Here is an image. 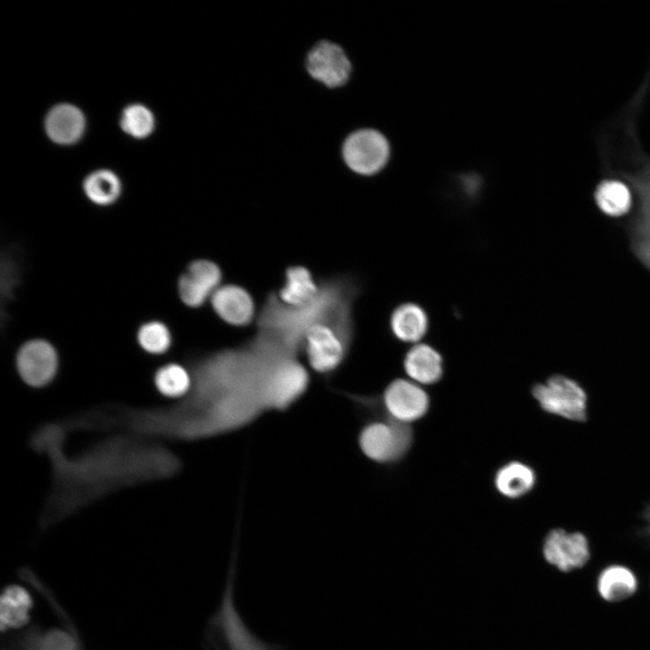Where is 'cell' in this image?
Returning a JSON list of instances; mask_svg holds the SVG:
<instances>
[{
  "mask_svg": "<svg viewBox=\"0 0 650 650\" xmlns=\"http://www.w3.org/2000/svg\"><path fill=\"white\" fill-rule=\"evenodd\" d=\"M221 279V270L214 262L205 259L192 261L179 278V296L185 305L200 307L219 287Z\"/></svg>",
  "mask_w": 650,
  "mask_h": 650,
  "instance_id": "obj_10",
  "label": "cell"
},
{
  "mask_svg": "<svg viewBox=\"0 0 650 650\" xmlns=\"http://www.w3.org/2000/svg\"><path fill=\"white\" fill-rule=\"evenodd\" d=\"M304 68L314 82L330 90L345 87L353 74V63L346 50L327 39L311 47L304 59Z\"/></svg>",
  "mask_w": 650,
  "mask_h": 650,
  "instance_id": "obj_6",
  "label": "cell"
},
{
  "mask_svg": "<svg viewBox=\"0 0 650 650\" xmlns=\"http://www.w3.org/2000/svg\"><path fill=\"white\" fill-rule=\"evenodd\" d=\"M211 304L216 313L231 325H246L254 317L255 304L251 295L237 285L219 286L211 296Z\"/></svg>",
  "mask_w": 650,
  "mask_h": 650,
  "instance_id": "obj_12",
  "label": "cell"
},
{
  "mask_svg": "<svg viewBox=\"0 0 650 650\" xmlns=\"http://www.w3.org/2000/svg\"><path fill=\"white\" fill-rule=\"evenodd\" d=\"M342 161L354 175L370 179L380 174L389 164L392 147L382 130L366 126L350 132L340 149Z\"/></svg>",
  "mask_w": 650,
  "mask_h": 650,
  "instance_id": "obj_3",
  "label": "cell"
},
{
  "mask_svg": "<svg viewBox=\"0 0 650 650\" xmlns=\"http://www.w3.org/2000/svg\"><path fill=\"white\" fill-rule=\"evenodd\" d=\"M644 519H645V534L650 537V506H648L644 512Z\"/></svg>",
  "mask_w": 650,
  "mask_h": 650,
  "instance_id": "obj_27",
  "label": "cell"
},
{
  "mask_svg": "<svg viewBox=\"0 0 650 650\" xmlns=\"http://www.w3.org/2000/svg\"><path fill=\"white\" fill-rule=\"evenodd\" d=\"M226 633L228 650H268L244 627L236 614L228 590L222 608L213 620Z\"/></svg>",
  "mask_w": 650,
  "mask_h": 650,
  "instance_id": "obj_20",
  "label": "cell"
},
{
  "mask_svg": "<svg viewBox=\"0 0 650 650\" xmlns=\"http://www.w3.org/2000/svg\"><path fill=\"white\" fill-rule=\"evenodd\" d=\"M319 292L320 284L315 283L307 268L292 266L286 270L285 284L278 297L288 306L302 308L314 302Z\"/></svg>",
  "mask_w": 650,
  "mask_h": 650,
  "instance_id": "obj_17",
  "label": "cell"
},
{
  "mask_svg": "<svg viewBox=\"0 0 650 650\" xmlns=\"http://www.w3.org/2000/svg\"><path fill=\"white\" fill-rule=\"evenodd\" d=\"M406 374L416 383L431 385L438 382L443 373L441 354L428 344L411 348L404 360Z\"/></svg>",
  "mask_w": 650,
  "mask_h": 650,
  "instance_id": "obj_14",
  "label": "cell"
},
{
  "mask_svg": "<svg viewBox=\"0 0 650 650\" xmlns=\"http://www.w3.org/2000/svg\"><path fill=\"white\" fill-rule=\"evenodd\" d=\"M429 326L425 311L413 302L397 306L391 314L390 328L394 336L407 343L419 341L427 332Z\"/></svg>",
  "mask_w": 650,
  "mask_h": 650,
  "instance_id": "obj_16",
  "label": "cell"
},
{
  "mask_svg": "<svg viewBox=\"0 0 650 650\" xmlns=\"http://www.w3.org/2000/svg\"><path fill=\"white\" fill-rule=\"evenodd\" d=\"M121 182L116 174L109 170H98L88 174L83 181L87 198L99 206H108L116 201L121 194Z\"/></svg>",
  "mask_w": 650,
  "mask_h": 650,
  "instance_id": "obj_22",
  "label": "cell"
},
{
  "mask_svg": "<svg viewBox=\"0 0 650 650\" xmlns=\"http://www.w3.org/2000/svg\"><path fill=\"white\" fill-rule=\"evenodd\" d=\"M310 376L298 358L279 362L265 385V404L268 412H284L295 404L309 387Z\"/></svg>",
  "mask_w": 650,
  "mask_h": 650,
  "instance_id": "obj_7",
  "label": "cell"
},
{
  "mask_svg": "<svg viewBox=\"0 0 650 650\" xmlns=\"http://www.w3.org/2000/svg\"><path fill=\"white\" fill-rule=\"evenodd\" d=\"M85 117L79 108L71 104H59L48 112L45 131L48 137L59 144L77 142L85 129Z\"/></svg>",
  "mask_w": 650,
  "mask_h": 650,
  "instance_id": "obj_13",
  "label": "cell"
},
{
  "mask_svg": "<svg viewBox=\"0 0 650 650\" xmlns=\"http://www.w3.org/2000/svg\"><path fill=\"white\" fill-rule=\"evenodd\" d=\"M383 403L391 419L407 424L422 417L429 407L423 389L405 379H395L387 385Z\"/></svg>",
  "mask_w": 650,
  "mask_h": 650,
  "instance_id": "obj_11",
  "label": "cell"
},
{
  "mask_svg": "<svg viewBox=\"0 0 650 650\" xmlns=\"http://www.w3.org/2000/svg\"><path fill=\"white\" fill-rule=\"evenodd\" d=\"M595 201L606 215L620 217L629 210L632 196L628 187L622 181L607 180L597 187Z\"/></svg>",
  "mask_w": 650,
  "mask_h": 650,
  "instance_id": "obj_23",
  "label": "cell"
},
{
  "mask_svg": "<svg viewBox=\"0 0 650 650\" xmlns=\"http://www.w3.org/2000/svg\"><path fill=\"white\" fill-rule=\"evenodd\" d=\"M532 394L541 408L551 414L577 422L588 417L587 394L568 376H552L546 382L534 385Z\"/></svg>",
  "mask_w": 650,
  "mask_h": 650,
  "instance_id": "obj_4",
  "label": "cell"
},
{
  "mask_svg": "<svg viewBox=\"0 0 650 650\" xmlns=\"http://www.w3.org/2000/svg\"><path fill=\"white\" fill-rule=\"evenodd\" d=\"M352 339V314L311 325L305 334L304 351L312 369L320 374L335 371L345 360Z\"/></svg>",
  "mask_w": 650,
  "mask_h": 650,
  "instance_id": "obj_2",
  "label": "cell"
},
{
  "mask_svg": "<svg viewBox=\"0 0 650 650\" xmlns=\"http://www.w3.org/2000/svg\"><path fill=\"white\" fill-rule=\"evenodd\" d=\"M157 389L169 397H181L190 391L191 375L182 366L175 363L160 367L154 375Z\"/></svg>",
  "mask_w": 650,
  "mask_h": 650,
  "instance_id": "obj_24",
  "label": "cell"
},
{
  "mask_svg": "<svg viewBox=\"0 0 650 650\" xmlns=\"http://www.w3.org/2000/svg\"><path fill=\"white\" fill-rule=\"evenodd\" d=\"M639 196V212L633 225V245L639 258L650 267V169L634 180Z\"/></svg>",
  "mask_w": 650,
  "mask_h": 650,
  "instance_id": "obj_15",
  "label": "cell"
},
{
  "mask_svg": "<svg viewBox=\"0 0 650 650\" xmlns=\"http://www.w3.org/2000/svg\"><path fill=\"white\" fill-rule=\"evenodd\" d=\"M32 608V597L23 587L15 584L6 586L2 592L0 601L2 629L23 627L29 621Z\"/></svg>",
  "mask_w": 650,
  "mask_h": 650,
  "instance_id": "obj_19",
  "label": "cell"
},
{
  "mask_svg": "<svg viewBox=\"0 0 650 650\" xmlns=\"http://www.w3.org/2000/svg\"><path fill=\"white\" fill-rule=\"evenodd\" d=\"M16 367L22 379L34 387L44 386L55 376L59 358L47 340L34 339L23 343L16 355Z\"/></svg>",
  "mask_w": 650,
  "mask_h": 650,
  "instance_id": "obj_8",
  "label": "cell"
},
{
  "mask_svg": "<svg viewBox=\"0 0 650 650\" xmlns=\"http://www.w3.org/2000/svg\"><path fill=\"white\" fill-rule=\"evenodd\" d=\"M494 483L497 491L504 497L518 498L534 488L536 475L527 464L512 461L497 470Z\"/></svg>",
  "mask_w": 650,
  "mask_h": 650,
  "instance_id": "obj_21",
  "label": "cell"
},
{
  "mask_svg": "<svg viewBox=\"0 0 650 650\" xmlns=\"http://www.w3.org/2000/svg\"><path fill=\"white\" fill-rule=\"evenodd\" d=\"M120 125L124 132L135 138H145L154 127V117L150 109L141 104H133L123 111Z\"/></svg>",
  "mask_w": 650,
  "mask_h": 650,
  "instance_id": "obj_26",
  "label": "cell"
},
{
  "mask_svg": "<svg viewBox=\"0 0 650 650\" xmlns=\"http://www.w3.org/2000/svg\"><path fill=\"white\" fill-rule=\"evenodd\" d=\"M597 588L599 596L604 600L621 601L628 599L636 591L637 579L627 567L613 564L600 571Z\"/></svg>",
  "mask_w": 650,
  "mask_h": 650,
  "instance_id": "obj_18",
  "label": "cell"
},
{
  "mask_svg": "<svg viewBox=\"0 0 650 650\" xmlns=\"http://www.w3.org/2000/svg\"><path fill=\"white\" fill-rule=\"evenodd\" d=\"M139 346L147 353L160 355L171 348L172 337L166 324L151 320L142 324L137 330Z\"/></svg>",
  "mask_w": 650,
  "mask_h": 650,
  "instance_id": "obj_25",
  "label": "cell"
},
{
  "mask_svg": "<svg viewBox=\"0 0 650 650\" xmlns=\"http://www.w3.org/2000/svg\"><path fill=\"white\" fill-rule=\"evenodd\" d=\"M280 361L252 340L203 358L193 367L190 391L172 414L169 431L193 440L250 425L267 413L265 385Z\"/></svg>",
  "mask_w": 650,
  "mask_h": 650,
  "instance_id": "obj_1",
  "label": "cell"
},
{
  "mask_svg": "<svg viewBox=\"0 0 650 650\" xmlns=\"http://www.w3.org/2000/svg\"><path fill=\"white\" fill-rule=\"evenodd\" d=\"M412 429L407 423L388 419L366 425L358 437L359 447L376 462H393L403 457L411 447Z\"/></svg>",
  "mask_w": 650,
  "mask_h": 650,
  "instance_id": "obj_5",
  "label": "cell"
},
{
  "mask_svg": "<svg viewBox=\"0 0 650 650\" xmlns=\"http://www.w3.org/2000/svg\"><path fill=\"white\" fill-rule=\"evenodd\" d=\"M543 552L545 560L562 571L581 568L590 558L587 537L580 532L569 533L562 528L549 532Z\"/></svg>",
  "mask_w": 650,
  "mask_h": 650,
  "instance_id": "obj_9",
  "label": "cell"
}]
</instances>
